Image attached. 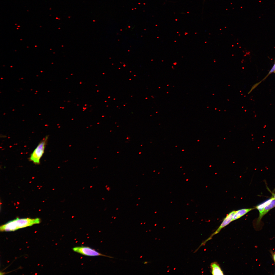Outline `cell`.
Segmentation results:
<instances>
[{"label": "cell", "instance_id": "52a82bcc", "mask_svg": "<svg viewBox=\"0 0 275 275\" xmlns=\"http://www.w3.org/2000/svg\"><path fill=\"white\" fill-rule=\"evenodd\" d=\"M211 273L213 275H223L224 274L218 263L215 262L212 263L210 265Z\"/></svg>", "mask_w": 275, "mask_h": 275}, {"label": "cell", "instance_id": "ba28073f", "mask_svg": "<svg viewBox=\"0 0 275 275\" xmlns=\"http://www.w3.org/2000/svg\"><path fill=\"white\" fill-rule=\"evenodd\" d=\"M273 199V198L271 197L263 202L258 204L255 207V208L258 210L259 212V216H260L261 215L265 207L270 203Z\"/></svg>", "mask_w": 275, "mask_h": 275}, {"label": "cell", "instance_id": "5b68a950", "mask_svg": "<svg viewBox=\"0 0 275 275\" xmlns=\"http://www.w3.org/2000/svg\"><path fill=\"white\" fill-rule=\"evenodd\" d=\"M274 207H275V199L273 198L270 203L266 205L264 207L261 215L258 217L257 219V224H259L263 217L270 210Z\"/></svg>", "mask_w": 275, "mask_h": 275}, {"label": "cell", "instance_id": "277c9868", "mask_svg": "<svg viewBox=\"0 0 275 275\" xmlns=\"http://www.w3.org/2000/svg\"><path fill=\"white\" fill-rule=\"evenodd\" d=\"M235 211H233L227 214L226 217L224 218L222 223L218 229L209 238L204 241L203 242H202L203 244H204L207 241L210 240L212 236L218 233L223 228L231 222L232 221L233 216Z\"/></svg>", "mask_w": 275, "mask_h": 275}, {"label": "cell", "instance_id": "9c48e42d", "mask_svg": "<svg viewBox=\"0 0 275 275\" xmlns=\"http://www.w3.org/2000/svg\"><path fill=\"white\" fill-rule=\"evenodd\" d=\"M275 70V63H274V65H273V67H272V68L271 69V70H270V71H269V73H268V75H267V76H266V77H265V78H264V79H263V80H262V81H263V80H264V79H265V78H266V77H267V76H268V75H269V74H271V73H272V72H274V71Z\"/></svg>", "mask_w": 275, "mask_h": 275}, {"label": "cell", "instance_id": "7c38bea8", "mask_svg": "<svg viewBox=\"0 0 275 275\" xmlns=\"http://www.w3.org/2000/svg\"><path fill=\"white\" fill-rule=\"evenodd\" d=\"M274 72H275V71H274Z\"/></svg>", "mask_w": 275, "mask_h": 275}, {"label": "cell", "instance_id": "8fae6325", "mask_svg": "<svg viewBox=\"0 0 275 275\" xmlns=\"http://www.w3.org/2000/svg\"><path fill=\"white\" fill-rule=\"evenodd\" d=\"M272 197L275 199V194L274 193H272Z\"/></svg>", "mask_w": 275, "mask_h": 275}, {"label": "cell", "instance_id": "30bf717a", "mask_svg": "<svg viewBox=\"0 0 275 275\" xmlns=\"http://www.w3.org/2000/svg\"><path fill=\"white\" fill-rule=\"evenodd\" d=\"M273 260L275 265V253L271 252Z\"/></svg>", "mask_w": 275, "mask_h": 275}, {"label": "cell", "instance_id": "6da1fadb", "mask_svg": "<svg viewBox=\"0 0 275 275\" xmlns=\"http://www.w3.org/2000/svg\"><path fill=\"white\" fill-rule=\"evenodd\" d=\"M40 222V219L38 218H17L1 226L0 230L2 231H14L39 224Z\"/></svg>", "mask_w": 275, "mask_h": 275}, {"label": "cell", "instance_id": "8992f818", "mask_svg": "<svg viewBox=\"0 0 275 275\" xmlns=\"http://www.w3.org/2000/svg\"><path fill=\"white\" fill-rule=\"evenodd\" d=\"M254 209L255 208H245L235 211L233 216L232 221L239 218Z\"/></svg>", "mask_w": 275, "mask_h": 275}, {"label": "cell", "instance_id": "3957f363", "mask_svg": "<svg viewBox=\"0 0 275 275\" xmlns=\"http://www.w3.org/2000/svg\"><path fill=\"white\" fill-rule=\"evenodd\" d=\"M72 250L74 252L86 256H102L110 258H113L112 257L101 254L94 249L88 246H75L73 248Z\"/></svg>", "mask_w": 275, "mask_h": 275}, {"label": "cell", "instance_id": "4fadbf2b", "mask_svg": "<svg viewBox=\"0 0 275 275\" xmlns=\"http://www.w3.org/2000/svg\"></svg>", "mask_w": 275, "mask_h": 275}, {"label": "cell", "instance_id": "7a4b0ae2", "mask_svg": "<svg viewBox=\"0 0 275 275\" xmlns=\"http://www.w3.org/2000/svg\"><path fill=\"white\" fill-rule=\"evenodd\" d=\"M48 137L47 136L44 138L31 154L29 160L34 164L40 163V160L44 153Z\"/></svg>", "mask_w": 275, "mask_h": 275}]
</instances>
